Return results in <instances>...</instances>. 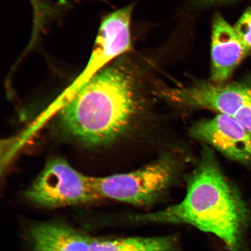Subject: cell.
I'll return each mask as SVG.
<instances>
[{
	"label": "cell",
	"mask_w": 251,
	"mask_h": 251,
	"mask_svg": "<svg viewBox=\"0 0 251 251\" xmlns=\"http://www.w3.org/2000/svg\"><path fill=\"white\" fill-rule=\"evenodd\" d=\"M190 134L229 158L251 163V134L231 116L219 114L198 122L191 128Z\"/></svg>",
	"instance_id": "cell-7"
},
{
	"label": "cell",
	"mask_w": 251,
	"mask_h": 251,
	"mask_svg": "<svg viewBox=\"0 0 251 251\" xmlns=\"http://www.w3.org/2000/svg\"><path fill=\"white\" fill-rule=\"evenodd\" d=\"M135 221L189 224L215 234L227 251H242L249 213L219 169L211 151H204L191 176L186 197L161 211L134 216Z\"/></svg>",
	"instance_id": "cell-1"
},
{
	"label": "cell",
	"mask_w": 251,
	"mask_h": 251,
	"mask_svg": "<svg viewBox=\"0 0 251 251\" xmlns=\"http://www.w3.org/2000/svg\"><path fill=\"white\" fill-rule=\"evenodd\" d=\"M30 202L45 208L78 205L100 199L93 177L77 171L62 158L50 161L25 193Z\"/></svg>",
	"instance_id": "cell-3"
},
{
	"label": "cell",
	"mask_w": 251,
	"mask_h": 251,
	"mask_svg": "<svg viewBox=\"0 0 251 251\" xmlns=\"http://www.w3.org/2000/svg\"><path fill=\"white\" fill-rule=\"evenodd\" d=\"M234 118L251 134V99L237 113Z\"/></svg>",
	"instance_id": "cell-12"
},
{
	"label": "cell",
	"mask_w": 251,
	"mask_h": 251,
	"mask_svg": "<svg viewBox=\"0 0 251 251\" xmlns=\"http://www.w3.org/2000/svg\"><path fill=\"white\" fill-rule=\"evenodd\" d=\"M248 49H251V7L244 12L234 27Z\"/></svg>",
	"instance_id": "cell-11"
},
{
	"label": "cell",
	"mask_w": 251,
	"mask_h": 251,
	"mask_svg": "<svg viewBox=\"0 0 251 251\" xmlns=\"http://www.w3.org/2000/svg\"><path fill=\"white\" fill-rule=\"evenodd\" d=\"M117 61L64 97L59 112L61 125L71 136L88 145L111 143L123 133L135 112L133 78Z\"/></svg>",
	"instance_id": "cell-2"
},
{
	"label": "cell",
	"mask_w": 251,
	"mask_h": 251,
	"mask_svg": "<svg viewBox=\"0 0 251 251\" xmlns=\"http://www.w3.org/2000/svg\"><path fill=\"white\" fill-rule=\"evenodd\" d=\"M223 1H225V0H201V1H202L203 3H206V4H212V3Z\"/></svg>",
	"instance_id": "cell-13"
},
{
	"label": "cell",
	"mask_w": 251,
	"mask_h": 251,
	"mask_svg": "<svg viewBox=\"0 0 251 251\" xmlns=\"http://www.w3.org/2000/svg\"><path fill=\"white\" fill-rule=\"evenodd\" d=\"M92 251H180L176 238L129 237L115 240L91 238Z\"/></svg>",
	"instance_id": "cell-10"
},
{
	"label": "cell",
	"mask_w": 251,
	"mask_h": 251,
	"mask_svg": "<svg viewBox=\"0 0 251 251\" xmlns=\"http://www.w3.org/2000/svg\"><path fill=\"white\" fill-rule=\"evenodd\" d=\"M133 8L132 5L126 6L102 19L89 61L66 90L64 97L70 95L106 65L129 51Z\"/></svg>",
	"instance_id": "cell-5"
},
{
	"label": "cell",
	"mask_w": 251,
	"mask_h": 251,
	"mask_svg": "<svg viewBox=\"0 0 251 251\" xmlns=\"http://www.w3.org/2000/svg\"><path fill=\"white\" fill-rule=\"evenodd\" d=\"M29 235L34 251H92L90 238L57 223L34 225Z\"/></svg>",
	"instance_id": "cell-9"
},
{
	"label": "cell",
	"mask_w": 251,
	"mask_h": 251,
	"mask_svg": "<svg viewBox=\"0 0 251 251\" xmlns=\"http://www.w3.org/2000/svg\"><path fill=\"white\" fill-rule=\"evenodd\" d=\"M176 168L172 158L164 157L134 172L93 177L94 186L100 199L148 205L170 184Z\"/></svg>",
	"instance_id": "cell-4"
},
{
	"label": "cell",
	"mask_w": 251,
	"mask_h": 251,
	"mask_svg": "<svg viewBox=\"0 0 251 251\" xmlns=\"http://www.w3.org/2000/svg\"><path fill=\"white\" fill-rule=\"evenodd\" d=\"M250 50L221 15L214 18L212 36L211 80L222 84L233 74Z\"/></svg>",
	"instance_id": "cell-8"
},
{
	"label": "cell",
	"mask_w": 251,
	"mask_h": 251,
	"mask_svg": "<svg viewBox=\"0 0 251 251\" xmlns=\"http://www.w3.org/2000/svg\"><path fill=\"white\" fill-rule=\"evenodd\" d=\"M161 93L169 101L182 107L212 110L234 117L250 101L251 87L204 82L166 89Z\"/></svg>",
	"instance_id": "cell-6"
}]
</instances>
